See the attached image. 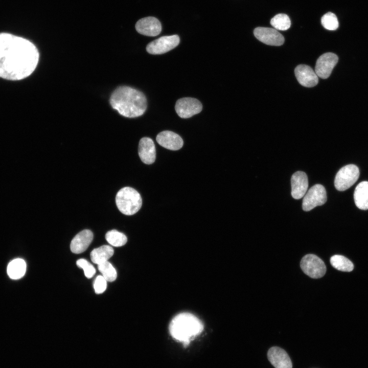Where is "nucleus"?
<instances>
[{
  "mask_svg": "<svg viewBox=\"0 0 368 368\" xmlns=\"http://www.w3.org/2000/svg\"><path fill=\"white\" fill-rule=\"evenodd\" d=\"M39 52L30 41L6 33H0V77L17 81L29 76L39 61Z\"/></svg>",
  "mask_w": 368,
  "mask_h": 368,
  "instance_id": "f257e3e1",
  "label": "nucleus"
},
{
  "mask_svg": "<svg viewBox=\"0 0 368 368\" xmlns=\"http://www.w3.org/2000/svg\"><path fill=\"white\" fill-rule=\"evenodd\" d=\"M111 107L122 116L136 118L143 115L147 107L145 95L139 90L127 86L118 87L110 98Z\"/></svg>",
  "mask_w": 368,
  "mask_h": 368,
  "instance_id": "f03ea898",
  "label": "nucleus"
},
{
  "mask_svg": "<svg viewBox=\"0 0 368 368\" xmlns=\"http://www.w3.org/2000/svg\"><path fill=\"white\" fill-rule=\"evenodd\" d=\"M169 329L173 338L183 343H188L192 338L201 332L203 326L193 314L183 312L173 318Z\"/></svg>",
  "mask_w": 368,
  "mask_h": 368,
  "instance_id": "7ed1b4c3",
  "label": "nucleus"
},
{
  "mask_svg": "<svg viewBox=\"0 0 368 368\" xmlns=\"http://www.w3.org/2000/svg\"><path fill=\"white\" fill-rule=\"evenodd\" d=\"M116 203L119 210L126 215H132L141 209L142 199L134 189L126 187L121 189L116 196Z\"/></svg>",
  "mask_w": 368,
  "mask_h": 368,
  "instance_id": "20e7f679",
  "label": "nucleus"
},
{
  "mask_svg": "<svg viewBox=\"0 0 368 368\" xmlns=\"http://www.w3.org/2000/svg\"><path fill=\"white\" fill-rule=\"evenodd\" d=\"M359 175V168L355 165L350 164L342 167L335 176V188L340 191L348 189L357 181Z\"/></svg>",
  "mask_w": 368,
  "mask_h": 368,
  "instance_id": "39448f33",
  "label": "nucleus"
},
{
  "mask_svg": "<svg viewBox=\"0 0 368 368\" xmlns=\"http://www.w3.org/2000/svg\"><path fill=\"white\" fill-rule=\"evenodd\" d=\"M300 265L303 272L311 278H321L326 272V267L324 262L315 255H305L302 259Z\"/></svg>",
  "mask_w": 368,
  "mask_h": 368,
  "instance_id": "423d86ee",
  "label": "nucleus"
},
{
  "mask_svg": "<svg viewBox=\"0 0 368 368\" xmlns=\"http://www.w3.org/2000/svg\"><path fill=\"white\" fill-rule=\"evenodd\" d=\"M327 201V193L325 187L320 184L312 187L304 197L302 208L305 211H309L316 206L322 205Z\"/></svg>",
  "mask_w": 368,
  "mask_h": 368,
  "instance_id": "0eeeda50",
  "label": "nucleus"
},
{
  "mask_svg": "<svg viewBox=\"0 0 368 368\" xmlns=\"http://www.w3.org/2000/svg\"><path fill=\"white\" fill-rule=\"evenodd\" d=\"M179 42V37L177 35L162 36L149 43L146 51L153 55L162 54L176 47Z\"/></svg>",
  "mask_w": 368,
  "mask_h": 368,
  "instance_id": "6e6552de",
  "label": "nucleus"
},
{
  "mask_svg": "<svg viewBox=\"0 0 368 368\" xmlns=\"http://www.w3.org/2000/svg\"><path fill=\"white\" fill-rule=\"evenodd\" d=\"M175 109L179 117L187 119L200 112L202 105L198 100L186 97L179 99L176 101Z\"/></svg>",
  "mask_w": 368,
  "mask_h": 368,
  "instance_id": "1a4fd4ad",
  "label": "nucleus"
},
{
  "mask_svg": "<svg viewBox=\"0 0 368 368\" xmlns=\"http://www.w3.org/2000/svg\"><path fill=\"white\" fill-rule=\"evenodd\" d=\"M338 60V56L333 53H326L321 55L316 61L315 73L322 79L328 78Z\"/></svg>",
  "mask_w": 368,
  "mask_h": 368,
  "instance_id": "9d476101",
  "label": "nucleus"
},
{
  "mask_svg": "<svg viewBox=\"0 0 368 368\" xmlns=\"http://www.w3.org/2000/svg\"><path fill=\"white\" fill-rule=\"evenodd\" d=\"M254 34L259 40L267 45L280 46L284 42L283 36L275 29L257 27Z\"/></svg>",
  "mask_w": 368,
  "mask_h": 368,
  "instance_id": "9b49d317",
  "label": "nucleus"
},
{
  "mask_svg": "<svg viewBox=\"0 0 368 368\" xmlns=\"http://www.w3.org/2000/svg\"><path fill=\"white\" fill-rule=\"evenodd\" d=\"M135 29L141 34L153 37L160 34L162 25L157 18L149 16L139 19L135 24Z\"/></svg>",
  "mask_w": 368,
  "mask_h": 368,
  "instance_id": "f8f14e48",
  "label": "nucleus"
},
{
  "mask_svg": "<svg viewBox=\"0 0 368 368\" xmlns=\"http://www.w3.org/2000/svg\"><path fill=\"white\" fill-rule=\"evenodd\" d=\"M294 73L297 80L302 86L312 87L318 83V77L309 65H298L295 67Z\"/></svg>",
  "mask_w": 368,
  "mask_h": 368,
  "instance_id": "ddd939ff",
  "label": "nucleus"
},
{
  "mask_svg": "<svg viewBox=\"0 0 368 368\" xmlns=\"http://www.w3.org/2000/svg\"><path fill=\"white\" fill-rule=\"evenodd\" d=\"M291 195L295 199L304 196L308 187V180L306 174L303 171H297L291 176Z\"/></svg>",
  "mask_w": 368,
  "mask_h": 368,
  "instance_id": "4468645a",
  "label": "nucleus"
},
{
  "mask_svg": "<svg viewBox=\"0 0 368 368\" xmlns=\"http://www.w3.org/2000/svg\"><path fill=\"white\" fill-rule=\"evenodd\" d=\"M157 142L162 147L171 150H177L183 146L182 138L177 134L171 131H163L157 134Z\"/></svg>",
  "mask_w": 368,
  "mask_h": 368,
  "instance_id": "2eb2a0df",
  "label": "nucleus"
},
{
  "mask_svg": "<svg viewBox=\"0 0 368 368\" xmlns=\"http://www.w3.org/2000/svg\"><path fill=\"white\" fill-rule=\"evenodd\" d=\"M138 153L142 162L150 165L156 158L155 146L153 140L148 137L142 138L139 144Z\"/></svg>",
  "mask_w": 368,
  "mask_h": 368,
  "instance_id": "dca6fc26",
  "label": "nucleus"
},
{
  "mask_svg": "<svg viewBox=\"0 0 368 368\" xmlns=\"http://www.w3.org/2000/svg\"><path fill=\"white\" fill-rule=\"evenodd\" d=\"M267 356L269 361L275 368H292V367L289 356L286 352L279 347L271 348L268 350Z\"/></svg>",
  "mask_w": 368,
  "mask_h": 368,
  "instance_id": "f3484780",
  "label": "nucleus"
},
{
  "mask_svg": "<svg viewBox=\"0 0 368 368\" xmlns=\"http://www.w3.org/2000/svg\"><path fill=\"white\" fill-rule=\"evenodd\" d=\"M93 233L89 229H84L72 239L70 248L72 252L80 254L85 251L93 239Z\"/></svg>",
  "mask_w": 368,
  "mask_h": 368,
  "instance_id": "a211bd4d",
  "label": "nucleus"
},
{
  "mask_svg": "<svg viewBox=\"0 0 368 368\" xmlns=\"http://www.w3.org/2000/svg\"><path fill=\"white\" fill-rule=\"evenodd\" d=\"M354 199L358 208L368 210V181H362L357 186L354 191Z\"/></svg>",
  "mask_w": 368,
  "mask_h": 368,
  "instance_id": "6ab92c4d",
  "label": "nucleus"
},
{
  "mask_svg": "<svg viewBox=\"0 0 368 368\" xmlns=\"http://www.w3.org/2000/svg\"><path fill=\"white\" fill-rule=\"evenodd\" d=\"M113 253V249L111 246L104 245L94 249L90 252V259L93 263L98 265L107 261Z\"/></svg>",
  "mask_w": 368,
  "mask_h": 368,
  "instance_id": "aec40b11",
  "label": "nucleus"
},
{
  "mask_svg": "<svg viewBox=\"0 0 368 368\" xmlns=\"http://www.w3.org/2000/svg\"><path fill=\"white\" fill-rule=\"evenodd\" d=\"M26 270V264L21 259H16L11 261L8 265L7 273L11 279H18L22 278Z\"/></svg>",
  "mask_w": 368,
  "mask_h": 368,
  "instance_id": "412c9836",
  "label": "nucleus"
},
{
  "mask_svg": "<svg viewBox=\"0 0 368 368\" xmlns=\"http://www.w3.org/2000/svg\"><path fill=\"white\" fill-rule=\"evenodd\" d=\"M330 263L335 269L342 271L350 272L354 268L352 262L341 255H336L331 257Z\"/></svg>",
  "mask_w": 368,
  "mask_h": 368,
  "instance_id": "4be33fe9",
  "label": "nucleus"
},
{
  "mask_svg": "<svg viewBox=\"0 0 368 368\" xmlns=\"http://www.w3.org/2000/svg\"><path fill=\"white\" fill-rule=\"evenodd\" d=\"M105 239L110 245L115 247L122 246L127 241L125 235L115 229L107 232L105 235Z\"/></svg>",
  "mask_w": 368,
  "mask_h": 368,
  "instance_id": "5701e85b",
  "label": "nucleus"
},
{
  "mask_svg": "<svg viewBox=\"0 0 368 368\" xmlns=\"http://www.w3.org/2000/svg\"><path fill=\"white\" fill-rule=\"evenodd\" d=\"M270 24L276 30L285 31L290 27L291 21L287 15L280 13L271 18Z\"/></svg>",
  "mask_w": 368,
  "mask_h": 368,
  "instance_id": "b1692460",
  "label": "nucleus"
},
{
  "mask_svg": "<svg viewBox=\"0 0 368 368\" xmlns=\"http://www.w3.org/2000/svg\"><path fill=\"white\" fill-rule=\"evenodd\" d=\"M99 271L108 282H113L117 278V271L110 263L106 261L98 265Z\"/></svg>",
  "mask_w": 368,
  "mask_h": 368,
  "instance_id": "393cba45",
  "label": "nucleus"
},
{
  "mask_svg": "<svg viewBox=\"0 0 368 368\" xmlns=\"http://www.w3.org/2000/svg\"><path fill=\"white\" fill-rule=\"evenodd\" d=\"M323 26L329 30H335L339 26L338 21L335 14L328 12L324 15L321 19Z\"/></svg>",
  "mask_w": 368,
  "mask_h": 368,
  "instance_id": "a878e982",
  "label": "nucleus"
},
{
  "mask_svg": "<svg viewBox=\"0 0 368 368\" xmlns=\"http://www.w3.org/2000/svg\"><path fill=\"white\" fill-rule=\"evenodd\" d=\"M76 264L79 267L83 269L84 274L87 278H92L95 274V268L87 260L80 259L77 260Z\"/></svg>",
  "mask_w": 368,
  "mask_h": 368,
  "instance_id": "bb28decb",
  "label": "nucleus"
},
{
  "mask_svg": "<svg viewBox=\"0 0 368 368\" xmlns=\"http://www.w3.org/2000/svg\"><path fill=\"white\" fill-rule=\"evenodd\" d=\"M107 287V281L102 275H98L96 278L94 288L97 294H101L105 291Z\"/></svg>",
  "mask_w": 368,
  "mask_h": 368,
  "instance_id": "cd10ccee",
  "label": "nucleus"
}]
</instances>
